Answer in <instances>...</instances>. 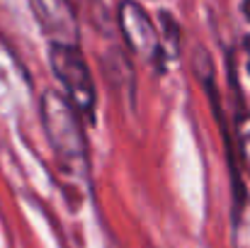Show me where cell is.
Listing matches in <instances>:
<instances>
[{"label":"cell","mask_w":250,"mask_h":248,"mask_svg":"<svg viewBox=\"0 0 250 248\" xmlns=\"http://www.w3.org/2000/svg\"><path fill=\"white\" fill-rule=\"evenodd\" d=\"M241 12L246 15V20L250 22V0H243V2H241Z\"/></svg>","instance_id":"cell-9"},{"label":"cell","mask_w":250,"mask_h":248,"mask_svg":"<svg viewBox=\"0 0 250 248\" xmlns=\"http://www.w3.org/2000/svg\"><path fill=\"white\" fill-rule=\"evenodd\" d=\"M236 141L241 151V161L250 173V114H241L236 122Z\"/></svg>","instance_id":"cell-6"},{"label":"cell","mask_w":250,"mask_h":248,"mask_svg":"<svg viewBox=\"0 0 250 248\" xmlns=\"http://www.w3.org/2000/svg\"><path fill=\"white\" fill-rule=\"evenodd\" d=\"M49 64L61 83L63 95L73 102V107L83 114L87 122H95V105H97V90L90 73V66L85 61L81 44H49Z\"/></svg>","instance_id":"cell-2"},{"label":"cell","mask_w":250,"mask_h":248,"mask_svg":"<svg viewBox=\"0 0 250 248\" xmlns=\"http://www.w3.org/2000/svg\"><path fill=\"white\" fill-rule=\"evenodd\" d=\"M233 248H250V197L233 204Z\"/></svg>","instance_id":"cell-5"},{"label":"cell","mask_w":250,"mask_h":248,"mask_svg":"<svg viewBox=\"0 0 250 248\" xmlns=\"http://www.w3.org/2000/svg\"><path fill=\"white\" fill-rule=\"evenodd\" d=\"M37 24L49 37V44H78L81 24L71 0H29Z\"/></svg>","instance_id":"cell-4"},{"label":"cell","mask_w":250,"mask_h":248,"mask_svg":"<svg viewBox=\"0 0 250 248\" xmlns=\"http://www.w3.org/2000/svg\"><path fill=\"white\" fill-rule=\"evenodd\" d=\"M39 117L59 170L68 180L83 182L90 170L83 114L73 107V102L63 92L46 90L39 102Z\"/></svg>","instance_id":"cell-1"},{"label":"cell","mask_w":250,"mask_h":248,"mask_svg":"<svg viewBox=\"0 0 250 248\" xmlns=\"http://www.w3.org/2000/svg\"><path fill=\"white\" fill-rule=\"evenodd\" d=\"M12 61V54L5 49V46H0V107H2V102L5 100H15L17 95H12V81H17L20 76H10L7 71H5V66Z\"/></svg>","instance_id":"cell-7"},{"label":"cell","mask_w":250,"mask_h":248,"mask_svg":"<svg viewBox=\"0 0 250 248\" xmlns=\"http://www.w3.org/2000/svg\"><path fill=\"white\" fill-rule=\"evenodd\" d=\"M117 29L124 44L151 68L163 71L170 59L161 29H156L151 15L134 0H122L117 7Z\"/></svg>","instance_id":"cell-3"},{"label":"cell","mask_w":250,"mask_h":248,"mask_svg":"<svg viewBox=\"0 0 250 248\" xmlns=\"http://www.w3.org/2000/svg\"><path fill=\"white\" fill-rule=\"evenodd\" d=\"M243 54H246V68H248V76H250V34L243 39Z\"/></svg>","instance_id":"cell-8"}]
</instances>
